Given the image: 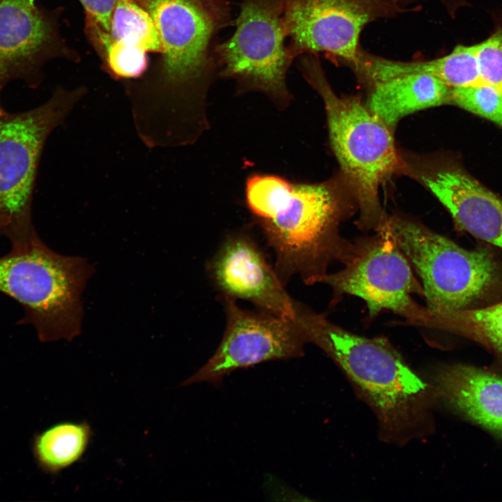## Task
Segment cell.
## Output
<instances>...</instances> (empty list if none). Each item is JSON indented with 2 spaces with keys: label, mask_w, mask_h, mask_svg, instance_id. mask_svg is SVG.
Here are the masks:
<instances>
[{
  "label": "cell",
  "mask_w": 502,
  "mask_h": 502,
  "mask_svg": "<svg viewBox=\"0 0 502 502\" xmlns=\"http://www.w3.org/2000/svg\"><path fill=\"white\" fill-rule=\"evenodd\" d=\"M220 298L226 315L222 338L212 356L183 386L203 382L219 386L237 370L303 356L307 342L294 319L245 310L236 300Z\"/></svg>",
  "instance_id": "30bf717a"
},
{
  "label": "cell",
  "mask_w": 502,
  "mask_h": 502,
  "mask_svg": "<svg viewBox=\"0 0 502 502\" xmlns=\"http://www.w3.org/2000/svg\"><path fill=\"white\" fill-rule=\"evenodd\" d=\"M436 397L456 412L502 437V378L462 364L442 365L433 375Z\"/></svg>",
  "instance_id": "9a60e30c"
},
{
  "label": "cell",
  "mask_w": 502,
  "mask_h": 502,
  "mask_svg": "<svg viewBox=\"0 0 502 502\" xmlns=\"http://www.w3.org/2000/svg\"><path fill=\"white\" fill-rule=\"evenodd\" d=\"M450 101L502 126V91L486 84L452 88Z\"/></svg>",
  "instance_id": "44dd1931"
},
{
  "label": "cell",
  "mask_w": 502,
  "mask_h": 502,
  "mask_svg": "<svg viewBox=\"0 0 502 502\" xmlns=\"http://www.w3.org/2000/svg\"><path fill=\"white\" fill-rule=\"evenodd\" d=\"M151 16L157 56L140 79L123 82L136 133L149 149L195 144L211 128L215 48L234 25V0H135Z\"/></svg>",
  "instance_id": "6da1fadb"
},
{
  "label": "cell",
  "mask_w": 502,
  "mask_h": 502,
  "mask_svg": "<svg viewBox=\"0 0 502 502\" xmlns=\"http://www.w3.org/2000/svg\"><path fill=\"white\" fill-rule=\"evenodd\" d=\"M91 435V428L86 422L54 425L35 436L32 446L35 460L44 472L57 474L82 457Z\"/></svg>",
  "instance_id": "d6986e66"
},
{
  "label": "cell",
  "mask_w": 502,
  "mask_h": 502,
  "mask_svg": "<svg viewBox=\"0 0 502 502\" xmlns=\"http://www.w3.org/2000/svg\"><path fill=\"white\" fill-rule=\"evenodd\" d=\"M369 89L367 107L390 128L410 114L449 101L451 89L437 78L422 73L391 78Z\"/></svg>",
  "instance_id": "e0dca14e"
},
{
  "label": "cell",
  "mask_w": 502,
  "mask_h": 502,
  "mask_svg": "<svg viewBox=\"0 0 502 502\" xmlns=\"http://www.w3.org/2000/svg\"><path fill=\"white\" fill-rule=\"evenodd\" d=\"M235 29L215 52L218 79L234 84V95L258 93L279 111L294 100L287 84L293 61L287 50L283 0H238Z\"/></svg>",
  "instance_id": "ba28073f"
},
{
  "label": "cell",
  "mask_w": 502,
  "mask_h": 502,
  "mask_svg": "<svg viewBox=\"0 0 502 502\" xmlns=\"http://www.w3.org/2000/svg\"><path fill=\"white\" fill-rule=\"evenodd\" d=\"M420 179L459 228L502 250L501 199L457 168L423 172Z\"/></svg>",
  "instance_id": "5bb4252c"
},
{
  "label": "cell",
  "mask_w": 502,
  "mask_h": 502,
  "mask_svg": "<svg viewBox=\"0 0 502 502\" xmlns=\"http://www.w3.org/2000/svg\"><path fill=\"white\" fill-rule=\"evenodd\" d=\"M400 5L406 9L411 10L413 11H419L420 5H416L421 1L424 0H397ZM448 9V10L452 14L459 2V0H439Z\"/></svg>",
  "instance_id": "cb8c5ba5"
},
{
  "label": "cell",
  "mask_w": 502,
  "mask_h": 502,
  "mask_svg": "<svg viewBox=\"0 0 502 502\" xmlns=\"http://www.w3.org/2000/svg\"><path fill=\"white\" fill-rule=\"evenodd\" d=\"M294 320L307 343L322 349L374 408L386 431L403 432L425 418L437 398L385 340L354 334L302 305Z\"/></svg>",
  "instance_id": "3957f363"
},
{
  "label": "cell",
  "mask_w": 502,
  "mask_h": 502,
  "mask_svg": "<svg viewBox=\"0 0 502 502\" xmlns=\"http://www.w3.org/2000/svg\"><path fill=\"white\" fill-rule=\"evenodd\" d=\"M93 271L84 258L54 251L36 232L0 257V292L21 305L17 324L32 326L40 341H71L81 331L82 295Z\"/></svg>",
  "instance_id": "5b68a950"
},
{
  "label": "cell",
  "mask_w": 502,
  "mask_h": 502,
  "mask_svg": "<svg viewBox=\"0 0 502 502\" xmlns=\"http://www.w3.org/2000/svg\"><path fill=\"white\" fill-rule=\"evenodd\" d=\"M220 297L241 299L258 310L294 319L299 302L287 292L284 282L248 234L226 236L208 265Z\"/></svg>",
  "instance_id": "4fadbf2b"
},
{
  "label": "cell",
  "mask_w": 502,
  "mask_h": 502,
  "mask_svg": "<svg viewBox=\"0 0 502 502\" xmlns=\"http://www.w3.org/2000/svg\"><path fill=\"white\" fill-rule=\"evenodd\" d=\"M85 13V19L98 24L107 32L110 31L112 15L118 0H79Z\"/></svg>",
  "instance_id": "603a6c76"
},
{
  "label": "cell",
  "mask_w": 502,
  "mask_h": 502,
  "mask_svg": "<svg viewBox=\"0 0 502 502\" xmlns=\"http://www.w3.org/2000/svg\"><path fill=\"white\" fill-rule=\"evenodd\" d=\"M418 274L427 308L446 312L488 305L502 296V264L485 249L466 250L407 218H388L383 229Z\"/></svg>",
  "instance_id": "8992f818"
},
{
  "label": "cell",
  "mask_w": 502,
  "mask_h": 502,
  "mask_svg": "<svg viewBox=\"0 0 502 502\" xmlns=\"http://www.w3.org/2000/svg\"><path fill=\"white\" fill-rule=\"evenodd\" d=\"M87 92L84 86H57L36 107L20 112L0 110V236L10 243L36 232L32 203L43 149Z\"/></svg>",
  "instance_id": "52a82bcc"
},
{
  "label": "cell",
  "mask_w": 502,
  "mask_h": 502,
  "mask_svg": "<svg viewBox=\"0 0 502 502\" xmlns=\"http://www.w3.org/2000/svg\"><path fill=\"white\" fill-rule=\"evenodd\" d=\"M476 45L482 84L502 91V31Z\"/></svg>",
  "instance_id": "7402d4cb"
},
{
  "label": "cell",
  "mask_w": 502,
  "mask_h": 502,
  "mask_svg": "<svg viewBox=\"0 0 502 502\" xmlns=\"http://www.w3.org/2000/svg\"><path fill=\"white\" fill-rule=\"evenodd\" d=\"M420 326L446 330L471 339L485 346L502 362V301L446 312H431L425 307Z\"/></svg>",
  "instance_id": "ac0fdd59"
},
{
  "label": "cell",
  "mask_w": 502,
  "mask_h": 502,
  "mask_svg": "<svg viewBox=\"0 0 502 502\" xmlns=\"http://www.w3.org/2000/svg\"><path fill=\"white\" fill-rule=\"evenodd\" d=\"M344 267L326 273L317 283L332 289L334 296H355L367 304L370 316L391 310L409 321L418 304L411 296L424 295L409 261L385 232L355 241V252Z\"/></svg>",
  "instance_id": "8fae6325"
},
{
  "label": "cell",
  "mask_w": 502,
  "mask_h": 502,
  "mask_svg": "<svg viewBox=\"0 0 502 502\" xmlns=\"http://www.w3.org/2000/svg\"><path fill=\"white\" fill-rule=\"evenodd\" d=\"M245 205L275 256L284 282L294 275L317 283L333 262L344 264L355 242L339 232L342 209L330 182L307 183L268 173H252L245 183Z\"/></svg>",
  "instance_id": "7a4b0ae2"
},
{
  "label": "cell",
  "mask_w": 502,
  "mask_h": 502,
  "mask_svg": "<svg viewBox=\"0 0 502 502\" xmlns=\"http://www.w3.org/2000/svg\"><path fill=\"white\" fill-rule=\"evenodd\" d=\"M363 72L370 84L410 74L430 75L450 88L481 85L477 45H457L449 54L433 59L399 61L370 53Z\"/></svg>",
  "instance_id": "2e32d148"
},
{
  "label": "cell",
  "mask_w": 502,
  "mask_h": 502,
  "mask_svg": "<svg viewBox=\"0 0 502 502\" xmlns=\"http://www.w3.org/2000/svg\"><path fill=\"white\" fill-rule=\"evenodd\" d=\"M58 10H47L36 0H0V110L4 87L15 80L38 86L43 68L54 59L77 60L61 38Z\"/></svg>",
  "instance_id": "7c38bea8"
},
{
  "label": "cell",
  "mask_w": 502,
  "mask_h": 502,
  "mask_svg": "<svg viewBox=\"0 0 502 502\" xmlns=\"http://www.w3.org/2000/svg\"><path fill=\"white\" fill-rule=\"evenodd\" d=\"M297 67L324 102L330 146L360 208L359 224L378 232L388 218L379 203V188L400 167L390 128L358 97L333 91L319 56L303 54Z\"/></svg>",
  "instance_id": "277c9868"
},
{
  "label": "cell",
  "mask_w": 502,
  "mask_h": 502,
  "mask_svg": "<svg viewBox=\"0 0 502 502\" xmlns=\"http://www.w3.org/2000/svg\"><path fill=\"white\" fill-rule=\"evenodd\" d=\"M283 5L292 61L323 54L342 66L356 59L360 36L367 24L413 12L397 0H283Z\"/></svg>",
  "instance_id": "9c48e42d"
},
{
  "label": "cell",
  "mask_w": 502,
  "mask_h": 502,
  "mask_svg": "<svg viewBox=\"0 0 502 502\" xmlns=\"http://www.w3.org/2000/svg\"><path fill=\"white\" fill-rule=\"evenodd\" d=\"M108 36L111 40L140 49L149 58L156 50V31L153 20L135 0H118Z\"/></svg>",
  "instance_id": "ffe728a7"
}]
</instances>
